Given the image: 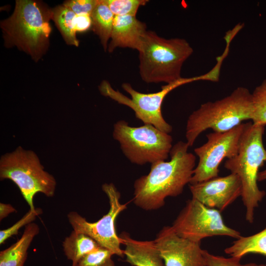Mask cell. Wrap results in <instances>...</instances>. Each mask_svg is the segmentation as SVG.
I'll use <instances>...</instances> for the list:
<instances>
[{"label": "cell", "instance_id": "cell-1", "mask_svg": "<svg viewBox=\"0 0 266 266\" xmlns=\"http://www.w3.org/2000/svg\"><path fill=\"white\" fill-rule=\"evenodd\" d=\"M189 147L186 142L178 141L171 149L169 161L152 164L149 173L135 181L133 201L136 206L157 210L165 205L166 198L182 193L196 166V157L188 151Z\"/></svg>", "mask_w": 266, "mask_h": 266}, {"label": "cell", "instance_id": "cell-2", "mask_svg": "<svg viewBox=\"0 0 266 266\" xmlns=\"http://www.w3.org/2000/svg\"><path fill=\"white\" fill-rule=\"evenodd\" d=\"M52 9L41 2L17 0L12 15L1 21L5 47H17L37 62L49 45Z\"/></svg>", "mask_w": 266, "mask_h": 266}, {"label": "cell", "instance_id": "cell-3", "mask_svg": "<svg viewBox=\"0 0 266 266\" xmlns=\"http://www.w3.org/2000/svg\"><path fill=\"white\" fill-rule=\"evenodd\" d=\"M138 51L142 80L147 83L167 84L182 78V66L193 54V49L185 39H166L147 31Z\"/></svg>", "mask_w": 266, "mask_h": 266}, {"label": "cell", "instance_id": "cell-4", "mask_svg": "<svg viewBox=\"0 0 266 266\" xmlns=\"http://www.w3.org/2000/svg\"><path fill=\"white\" fill-rule=\"evenodd\" d=\"M265 125L246 123L237 153L227 159L225 167L236 174L242 184L241 198L246 207V220L254 221L255 208L266 195L257 184L260 168L266 161V150L263 142Z\"/></svg>", "mask_w": 266, "mask_h": 266}, {"label": "cell", "instance_id": "cell-5", "mask_svg": "<svg viewBox=\"0 0 266 266\" xmlns=\"http://www.w3.org/2000/svg\"><path fill=\"white\" fill-rule=\"evenodd\" d=\"M253 113L252 93L247 88L237 87L221 100L202 104L191 114L186 125V143L193 146L199 135L209 129L217 133L229 131L244 120H252Z\"/></svg>", "mask_w": 266, "mask_h": 266}, {"label": "cell", "instance_id": "cell-6", "mask_svg": "<svg viewBox=\"0 0 266 266\" xmlns=\"http://www.w3.org/2000/svg\"><path fill=\"white\" fill-rule=\"evenodd\" d=\"M0 178L12 180L19 188L30 210L35 209L33 198L41 193L47 197L54 195L56 182L54 177L44 170L36 154L19 146L1 157Z\"/></svg>", "mask_w": 266, "mask_h": 266}, {"label": "cell", "instance_id": "cell-7", "mask_svg": "<svg viewBox=\"0 0 266 266\" xmlns=\"http://www.w3.org/2000/svg\"><path fill=\"white\" fill-rule=\"evenodd\" d=\"M113 136L125 156L138 165L166 161L173 146L169 133L150 124L134 127L119 120L114 125Z\"/></svg>", "mask_w": 266, "mask_h": 266}, {"label": "cell", "instance_id": "cell-8", "mask_svg": "<svg viewBox=\"0 0 266 266\" xmlns=\"http://www.w3.org/2000/svg\"><path fill=\"white\" fill-rule=\"evenodd\" d=\"M196 79L183 78L162 87L161 91L152 93H142L135 90L129 83H123L122 87L131 98L114 90L106 80L99 86L100 93L131 108L135 117L144 124H150L166 133H170L172 127L163 118L161 107L166 96L172 90L183 84L195 81Z\"/></svg>", "mask_w": 266, "mask_h": 266}, {"label": "cell", "instance_id": "cell-9", "mask_svg": "<svg viewBox=\"0 0 266 266\" xmlns=\"http://www.w3.org/2000/svg\"><path fill=\"white\" fill-rule=\"evenodd\" d=\"M171 227L178 235L196 242L214 236L236 239L241 236L239 232L226 225L220 211L193 198L187 201Z\"/></svg>", "mask_w": 266, "mask_h": 266}, {"label": "cell", "instance_id": "cell-10", "mask_svg": "<svg viewBox=\"0 0 266 266\" xmlns=\"http://www.w3.org/2000/svg\"><path fill=\"white\" fill-rule=\"evenodd\" d=\"M102 189L109 204V209L105 215L96 222H90L77 212L71 211L67 214L68 220L74 231L90 236L101 247L123 257L124 250L121 248L122 241L117 235L115 223L119 215L127 208V204L121 203L120 193L113 183L103 184Z\"/></svg>", "mask_w": 266, "mask_h": 266}, {"label": "cell", "instance_id": "cell-11", "mask_svg": "<svg viewBox=\"0 0 266 266\" xmlns=\"http://www.w3.org/2000/svg\"><path fill=\"white\" fill-rule=\"evenodd\" d=\"M246 123L223 133L206 134L207 141L194 149L199 157L190 184H195L218 176L219 166L225 158L230 159L238 152Z\"/></svg>", "mask_w": 266, "mask_h": 266}, {"label": "cell", "instance_id": "cell-12", "mask_svg": "<svg viewBox=\"0 0 266 266\" xmlns=\"http://www.w3.org/2000/svg\"><path fill=\"white\" fill-rule=\"evenodd\" d=\"M165 266H206L200 243L178 235L164 227L154 240Z\"/></svg>", "mask_w": 266, "mask_h": 266}, {"label": "cell", "instance_id": "cell-13", "mask_svg": "<svg viewBox=\"0 0 266 266\" xmlns=\"http://www.w3.org/2000/svg\"><path fill=\"white\" fill-rule=\"evenodd\" d=\"M189 187L193 199L221 212L242 194L241 181L236 174L233 173L190 184Z\"/></svg>", "mask_w": 266, "mask_h": 266}, {"label": "cell", "instance_id": "cell-14", "mask_svg": "<svg viewBox=\"0 0 266 266\" xmlns=\"http://www.w3.org/2000/svg\"><path fill=\"white\" fill-rule=\"evenodd\" d=\"M146 32L145 23L138 20L136 16H115L108 52H112L117 47L138 51Z\"/></svg>", "mask_w": 266, "mask_h": 266}, {"label": "cell", "instance_id": "cell-15", "mask_svg": "<svg viewBox=\"0 0 266 266\" xmlns=\"http://www.w3.org/2000/svg\"><path fill=\"white\" fill-rule=\"evenodd\" d=\"M124 245L126 261L133 266H165L154 240H138L123 232L119 235Z\"/></svg>", "mask_w": 266, "mask_h": 266}, {"label": "cell", "instance_id": "cell-16", "mask_svg": "<svg viewBox=\"0 0 266 266\" xmlns=\"http://www.w3.org/2000/svg\"><path fill=\"white\" fill-rule=\"evenodd\" d=\"M39 228L36 223L26 226L22 236L15 243L0 252V266H24L28 250L38 233Z\"/></svg>", "mask_w": 266, "mask_h": 266}, {"label": "cell", "instance_id": "cell-17", "mask_svg": "<svg viewBox=\"0 0 266 266\" xmlns=\"http://www.w3.org/2000/svg\"><path fill=\"white\" fill-rule=\"evenodd\" d=\"M63 249L71 266H76L86 255L98 250L101 246L90 236L73 230L63 242Z\"/></svg>", "mask_w": 266, "mask_h": 266}, {"label": "cell", "instance_id": "cell-18", "mask_svg": "<svg viewBox=\"0 0 266 266\" xmlns=\"http://www.w3.org/2000/svg\"><path fill=\"white\" fill-rule=\"evenodd\" d=\"M92 27L97 34L105 51L108 48V41L111 38L114 15L105 0H98L91 15Z\"/></svg>", "mask_w": 266, "mask_h": 266}, {"label": "cell", "instance_id": "cell-19", "mask_svg": "<svg viewBox=\"0 0 266 266\" xmlns=\"http://www.w3.org/2000/svg\"><path fill=\"white\" fill-rule=\"evenodd\" d=\"M224 251L231 257L240 259L250 253L266 256V228L252 235L241 236ZM265 265L266 266V264Z\"/></svg>", "mask_w": 266, "mask_h": 266}, {"label": "cell", "instance_id": "cell-20", "mask_svg": "<svg viewBox=\"0 0 266 266\" xmlns=\"http://www.w3.org/2000/svg\"><path fill=\"white\" fill-rule=\"evenodd\" d=\"M76 15L69 8L62 5L52 9V19L60 31L67 44L78 46L79 40L76 36Z\"/></svg>", "mask_w": 266, "mask_h": 266}, {"label": "cell", "instance_id": "cell-21", "mask_svg": "<svg viewBox=\"0 0 266 266\" xmlns=\"http://www.w3.org/2000/svg\"><path fill=\"white\" fill-rule=\"evenodd\" d=\"M253 113L252 118L254 124L266 125V79L252 93Z\"/></svg>", "mask_w": 266, "mask_h": 266}, {"label": "cell", "instance_id": "cell-22", "mask_svg": "<svg viewBox=\"0 0 266 266\" xmlns=\"http://www.w3.org/2000/svg\"><path fill=\"white\" fill-rule=\"evenodd\" d=\"M114 16H134L147 0H105Z\"/></svg>", "mask_w": 266, "mask_h": 266}, {"label": "cell", "instance_id": "cell-23", "mask_svg": "<svg viewBox=\"0 0 266 266\" xmlns=\"http://www.w3.org/2000/svg\"><path fill=\"white\" fill-rule=\"evenodd\" d=\"M113 255L110 250L100 247L82 257L76 266H115L112 259Z\"/></svg>", "mask_w": 266, "mask_h": 266}, {"label": "cell", "instance_id": "cell-24", "mask_svg": "<svg viewBox=\"0 0 266 266\" xmlns=\"http://www.w3.org/2000/svg\"><path fill=\"white\" fill-rule=\"evenodd\" d=\"M42 212V209L40 208H35L34 210L30 209L22 218L12 226L1 230L0 231V244H3L12 236L17 234L19 230L22 227L32 223Z\"/></svg>", "mask_w": 266, "mask_h": 266}, {"label": "cell", "instance_id": "cell-25", "mask_svg": "<svg viewBox=\"0 0 266 266\" xmlns=\"http://www.w3.org/2000/svg\"><path fill=\"white\" fill-rule=\"evenodd\" d=\"M203 255L206 266H266L264 264L254 263L241 264L240 258L233 257L226 258L216 256L205 250H203Z\"/></svg>", "mask_w": 266, "mask_h": 266}, {"label": "cell", "instance_id": "cell-26", "mask_svg": "<svg viewBox=\"0 0 266 266\" xmlns=\"http://www.w3.org/2000/svg\"><path fill=\"white\" fill-rule=\"evenodd\" d=\"M98 0H70L64 2L63 5L70 8L76 15H91Z\"/></svg>", "mask_w": 266, "mask_h": 266}, {"label": "cell", "instance_id": "cell-27", "mask_svg": "<svg viewBox=\"0 0 266 266\" xmlns=\"http://www.w3.org/2000/svg\"><path fill=\"white\" fill-rule=\"evenodd\" d=\"M92 24L91 15L87 14L76 15L75 22L76 32H83L87 31L92 27Z\"/></svg>", "mask_w": 266, "mask_h": 266}, {"label": "cell", "instance_id": "cell-28", "mask_svg": "<svg viewBox=\"0 0 266 266\" xmlns=\"http://www.w3.org/2000/svg\"><path fill=\"white\" fill-rule=\"evenodd\" d=\"M16 212L15 208L10 204L0 203V220L7 217L10 214Z\"/></svg>", "mask_w": 266, "mask_h": 266}, {"label": "cell", "instance_id": "cell-29", "mask_svg": "<svg viewBox=\"0 0 266 266\" xmlns=\"http://www.w3.org/2000/svg\"><path fill=\"white\" fill-rule=\"evenodd\" d=\"M266 180V168L265 170L259 172L258 176V181H262Z\"/></svg>", "mask_w": 266, "mask_h": 266}]
</instances>
